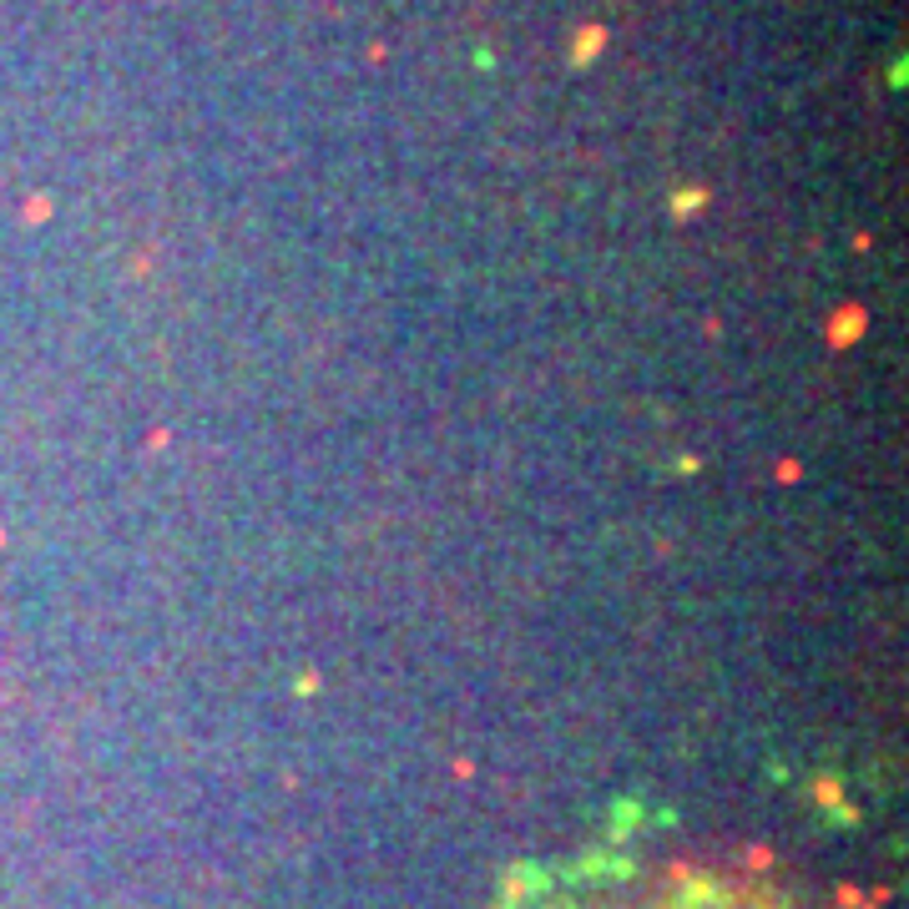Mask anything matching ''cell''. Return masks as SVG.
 I'll use <instances>...</instances> for the list:
<instances>
[{"mask_svg": "<svg viewBox=\"0 0 909 909\" xmlns=\"http://www.w3.org/2000/svg\"><path fill=\"white\" fill-rule=\"evenodd\" d=\"M536 909H778L763 894L723 884V879H692V874H602V879H571L556 904Z\"/></svg>", "mask_w": 909, "mask_h": 909, "instance_id": "6da1fadb", "label": "cell"}]
</instances>
